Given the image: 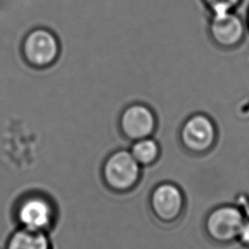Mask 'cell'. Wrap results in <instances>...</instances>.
Listing matches in <instances>:
<instances>
[{
  "label": "cell",
  "instance_id": "obj_1",
  "mask_svg": "<svg viewBox=\"0 0 249 249\" xmlns=\"http://www.w3.org/2000/svg\"><path fill=\"white\" fill-rule=\"evenodd\" d=\"M21 53L26 63L36 69L51 67L60 54V42L49 28L36 27L23 38Z\"/></svg>",
  "mask_w": 249,
  "mask_h": 249
},
{
  "label": "cell",
  "instance_id": "obj_8",
  "mask_svg": "<svg viewBox=\"0 0 249 249\" xmlns=\"http://www.w3.org/2000/svg\"><path fill=\"white\" fill-rule=\"evenodd\" d=\"M53 210L50 203L39 196H32L22 201L18 210V218L25 229L43 231L50 226Z\"/></svg>",
  "mask_w": 249,
  "mask_h": 249
},
{
  "label": "cell",
  "instance_id": "obj_9",
  "mask_svg": "<svg viewBox=\"0 0 249 249\" xmlns=\"http://www.w3.org/2000/svg\"><path fill=\"white\" fill-rule=\"evenodd\" d=\"M6 249H50V245L43 231L23 228L12 234Z\"/></svg>",
  "mask_w": 249,
  "mask_h": 249
},
{
  "label": "cell",
  "instance_id": "obj_2",
  "mask_svg": "<svg viewBox=\"0 0 249 249\" xmlns=\"http://www.w3.org/2000/svg\"><path fill=\"white\" fill-rule=\"evenodd\" d=\"M207 32L212 43L222 50L237 48L248 33L245 19L236 11L209 15Z\"/></svg>",
  "mask_w": 249,
  "mask_h": 249
},
{
  "label": "cell",
  "instance_id": "obj_12",
  "mask_svg": "<svg viewBox=\"0 0 249 249\" xmlns=\"http://www.w3.org/2000/svg\"><path fill=\"white\" fill-rule=\"evenodd\" d=\"M239 239L244 243V244H247L249 245V222H246L242 224L240 230H239V232H238V235Z\"/></svg>",
  "mask_w": 249,
  "mask_h": 249
},
{
  "label": "cell",
  "instance_id": "obj_7",
  "mask_svg": "<svg viewBox=\"0 0 249 249\" xmlns=\"http://www.w3.org/2000/svg\"><path fill=\"white\" fill-rule=\"evenodd\" d=\"M155 215L163 222L175 220L183 208V196L172 184H162L155 189L151 197Z\"/></svg>",
  "mask_w": 249,
  "mask_h": 249
},
{
  "label": "cell",
  "instance_id": "obj_6",
  "mask_svg": "<svg viewBox=\"0 0 249 249\" xmlns=\"http://www.w3.org/2000/svg\"><path fill=\"white\" fill-rule=\"evenodd\" d=\"M243 224L240 211L234 207L225 206L214 210L207 219V231L209 234L219 240L228 241L238 235Z\"/></svg>",
  "mask_w": 249,
  "mask_h": 249
},
{
  "label": "cell",
  "instance_id": "obj_11",
  "mask_svg": "<svg viewBox=\"0 0 249 249\" xmlns=\"http://www.w3.org/2000/svg\"><path fill=\"white\" fill-rule=\"evenodd\" d=\"M209 15L236 11L243 0H201Z\"/></svg>",
  "mask_w": 249,
  "mask_h": 249
},
{
  "label": "cell",
  "instance_id": "obj_3",
  "mask_svg": "<svg viewBox=\"0 0 249 249\" xmlns=\"http://www.w3.org/2000/svg\"><path fill=\"white\" fill-rule=\"evenodd\" d=\"M217 137V126L212 118L202 112L194 113L183 123L180 138L183 145L193 153L210 149Z\"/></svg>",
  "mask_w": 249,
  "mask_h": 249
},
{
  "label": "cell",
  "instance_id": "obj_5",
  "mask_svg": "<svg viewBox=\"0 0 249 249\" xmlns=\"http://www.w3.org/2000/svg\"><path fill=\"white\" fill-rule=\"evenodd\" d=\"M139 172V163L126 150L114 152L104 164L105 181L116 191L130 189L137 182Z\"/></svg>",
  "mask_w": 249,
  "mask_h": 249
},
{
  "label": "cell",
  "instance_id": "obj_10",
  "mask_svg": "<svg viewBox=\"0 0 249 249\" xmlns=\"http://www.w3.org/2000/svg\"><path fill=\"white\" fill-rule=\"evenodd\" d=\"M130 153L139 164H150L157 160L160 154V146L150 136L134 141Z\"/></svg>",
  "mask_w": 249,
  "mask_h": 249
},
{
  "label": "cell",
  "instance_id": "obj_13",
  "mask_svg": "<svg viewBox=\"0 0 249 249\" xmlns=\"http://www.w3.org/2000/svg\"><path fill=\"white\" fill-rule=\"evenodd\" d=\"M244 19H245V23H246V27H247V32L249 33V7H248V10L246 13V18Z\"/></svg>",
  "mask_w": 249,
  "mask_h": 249
},
{
  "label": "cell",
  "instance_id": "obj_4",
  "mask_svg": "<svg viewBox=\"0 0 249 249\" xmlns=\"http://www.w3.org/2000/svg\"><path fill=\"white\" fill-rule=\"evenodd\" d=\"M119 124L122 133L128 139L136 141L150 137L157 127V116L149 105L134 102L124 108Z\"/></svg>",
  "mask_w": 249,
  "mask_h": 249
}]
</instances>
